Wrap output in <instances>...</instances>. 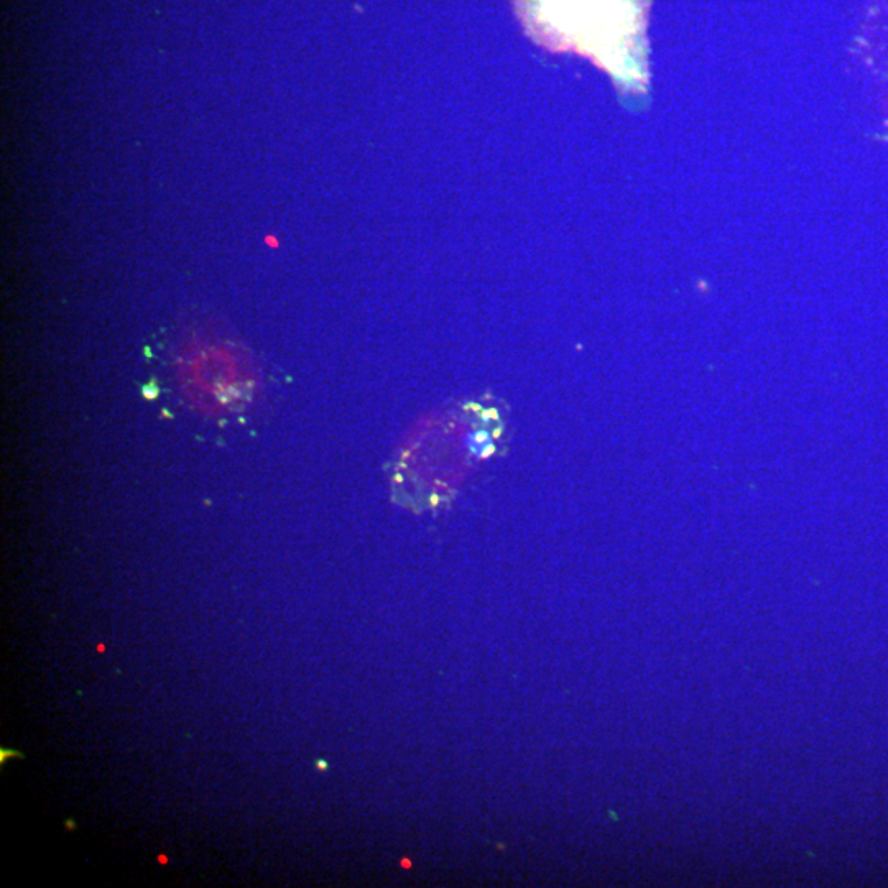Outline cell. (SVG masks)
Masks as SVG:
<instances>
[{
    "instance_id": "6da1fadb",
    "label": "cell",
    "mask_w": 888,
    "mask_h": 888,
    "mask_svg": "<svg viewBox=\"0 0 888 888\" xmlns=\"http://www.w3.org/2000/svg\"><path fill=\"white\" fill-rule=\"evenodd\" d=\"M514 5L540 47L586 56L620 89L645 93L650 0H514Z\"/></svg>"
},
{
    "instance_id": "7a4b0ae2",
    "label": "cell",
    "mask_w": 888,
    "mask_h": 888,
    "mask_svg": "<svg viewBox=\"0 0 888 888\" xmlns=\"http://www.w3.org/2000/svg\"><path fill=\"white\" fill-rule=\"evenodd\" d=\"M12 755H19V757H22V754H19V752H10V750L2 749V752H0V762L4 764L5 759H9Z\"/></svg>"
}]
</instances>
